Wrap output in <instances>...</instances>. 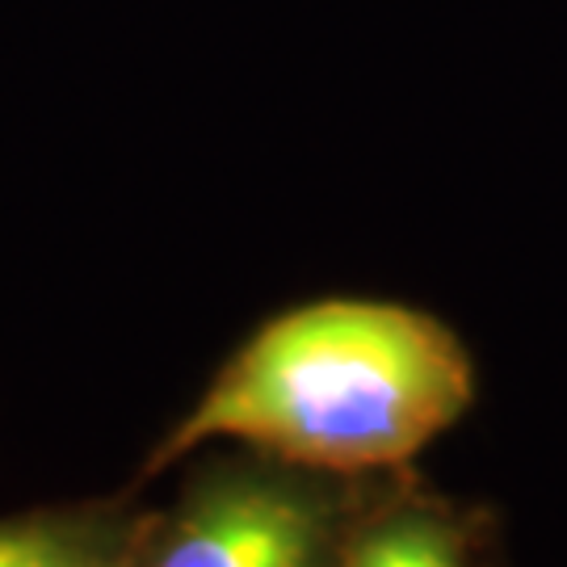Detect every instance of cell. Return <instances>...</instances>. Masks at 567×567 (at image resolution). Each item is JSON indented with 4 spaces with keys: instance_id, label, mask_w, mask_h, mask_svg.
Listing matches in <instances>:
<instances>
[{
    "instance_id": "cell-3",
    "label": "cell",
    "mask_w": 567,
    "mask_h": 567,
    "mask_svg": "<svg viewBox=\"0 0 567 567\" xmlns=\"http://www.w3.org/2000/svg\"><path fill=\"white\" fill-rule=\"evenodd\" d=\"M487 529L484 508L429 492L408 466L370 480L337 567H487Z\"/></svg>"
},
{
    "instance_id": "cell-2",
    "label": "cell",
    "mask_w": 567,
    "mask_h": 567,
    "mask_svg": "<svg viewBox=\"0 0 567 567\" xmlns=\"http://www.w3.org/2000/svg\"><path fill=\"white\" fill-rule=\"evenodd\" d=\"M370 480L244 446L210 454L173 505L147 508L140 567H337Z\"/></svg>"
},
{
    "instance_id": "cell-4",
    "label": "cell",
    "mask_w": 567,
    "mask_h": 567,
    "mask_svg": "<svg viewBox=\"0 0 567 567\" xmlns=\"http://www.w3.org/2000/svg\"><path fill=\"white\" fill-rule=\"evenodd\" d=\"M147 508L131 492L0 517V567H140Z\"/></svg>"
},
{
    "instance_id": "cell-1",
    "label": "cell",
    "mask_w": 567,
    "mask_h": 567,
    "mask_svg": "<svg viewBox=\"0 0 567 567\" xmlns=\"http://www.w3.org/2000/svg\"><path fill=\"white\" fill-rule=\"evenodd\" d=\"M475 395L471 349L429 307L303 299L244 332L126 492L219 442L328 475H395L458 425Z\"/></svg>"
}]
</instances>
